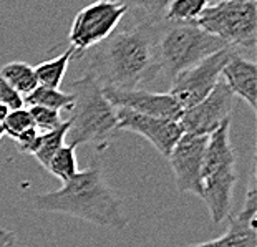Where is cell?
I'll use <instances>...</instances> for the list:
<instances>
[{
	"label": "cell",
	"mask_w": 257,
	"mask_h": 247,
	"mask_svg": "<svg viewBox=\"0 0 257 247\" xmlns=\"http://www.w3.org/2000/svg\"><path fill=\"white\" fill-rule=\"evenodd\" d=\"M202 30L231 48H254L257 42L255 0H217L196 20Z\"/></svg>",
	"instance_id": "cell-6"
},
{
	"label": "cell",
	"mask_w": 257,
	"mask_h": 247,
	"mask_svg": "<svg viewBox=\"0 0 257 247\" xmlns=\"http://www.w3.org/2000/svg\"><path fill=\"white\" fill-rule=\"evenodd\" d=\"M45 169L55 178H58L62 183H67L68 179H72L80 171L78 163H76V148L65 143L55 153V156L50 159Z\"/></svg>",
	"instance_id": "cell-19"
},
{
	"label": "cell",
	"mask_w": 257,
	"mask_h": 247,
	"mask_svg": "<svg viewBox=\"0 0 257 247\" xmlns=\"http://www.w3.org/2000/svg\"><path fill=\"white\" fill-rule=\"evenodd\" d=\"M236 103V96L222 80L217 81L209 95L198 105L183 109L179 125L186 135L209 136L224 121L231 119V113Z\"/></svg>",
	"instance_id": "cell-9"
},
{
	"label": "cell",
	"mask_w": 257,
	"mask_h": 247,
	"mask_svg": "<svg viewBox=\"0 0 257 247\" xmlns=\"http://www.w3.org/2000/svg\"><path fill=\"white\" fill-rule=\"evenodd\" d=\"M0 247H19L17 234L14 230L0 227Z\"/></svg>",
	"instance_id": "cell-26"
},
{
	"label": "cell",
	"mask_w": 257,
	"mask_h": 247,
	"mask_svg": "<svg viewBox=\"0 0 257 247\" xmlns=\"http://www.w3.org/2000/svg\"><path fill=\"white\" fill-rule=\"evenodd\" d=\"M73 103L72 93L63 91L60 88H48V86L38 85L34 91H30L29 95L24 96V105L29 106H45L52 109H70Z\"/></svg>",
	"instance_id": "cell-17"
},
{
	"label": "cell",
	"mask_w": 257,
	"mask_h": 247,
	"mask_svg": "<svg viewBox=\"0 0 257 247\" xmlns=\"http://www.w3.org/2000/svg\"><path fill=\"white\" fill-rule=\"evenodd\" d=\"M73 103L70 106L67 141L72 146L103 145L118 133L116 108L106 100L101 85L91 73L70 83Z\"/></svg>",
	"instance_id": "cell-3"
},
{
	"label": "cell",
	"mask_w": 257,
	"mask_h": 247,
	"mask_svg": "<svg viewBox=\"0 0 257 247\" xmlns=\"http://www.w3.org/2000/svg\"><path fill=\"white\" fill-rule=\"evenodd\" d=\"M0 76L22 96H27L38 86L34 67L25 62H10L4 65L0 68Z\"/></svg>",
	"instance_id": "cell-16"
},
{
	"label": "cell",
	"mask_w": 257,
	"mask_h": 247,
	"mask_svg": "<svg viewBox=\"0 0 257 247\" xmlns=\"http://www.w3.org/2000/svg\"><path fill=\"white\" fill-rule=\"evenodd\" d=\"M160 24L140 22L135 27L111 34L95 47L88 73L101 86L136 90L160 75L158 55Z\"/></svg>",
	"instance_id": "cell-1"
},
{
	"label": "cell",
	"mask_w": 257,
	"mask_h": 247,
	"mask_svg": "<svg viewBox=\"0 0 257 247\" xmlns=\"http://www.w3.org/2000/svg\"><path fill=\"white\" fill-rule=\"evenodd\" d=\"M34 207L42 212L67 214L114 230H123L128 226L123 202L106 184L98 163L62 183L60 189L38 194L34 199Z\"/></svg>",
	"instance_id": "cell-2"
},
{
	"label": "cell",
	"mask_w": 257,
	"mask_h": 247,
	"mask_svg": "<svg viewBox=\"0 0 257 247\" xmlns=\"http://www.w3.org/2000/svg\"><path fill=\"white\" fill-rule=\"evenodd\" d=\"M207 136L183 135L169 153L174 183L179 193H191L201 197V171Z\"/></svg>",
	"instance_id": "cell-10"
},
{
	"label": "cell",
	"mask_w": 257,
	"mask_h": 247,
	"mask_svg": "<svg viewBox=\"0 0 257 247\" xmlns=\"http://www.w3.org/2000/svg\"><path fill=\"white\" fill-rule=\"evenodd\" d=\"M38 143H40V131H38L35 126H30L29 130H25L24 133H20L17 138H15V146L20 153H27V155H32L37 151Z\"/></svg>",
	"instance_id": "cell-24"
},
{
	"label": "cell",
	"mask_w": 257,
	"mask_h": 247,
	"mask_svg": "<svg viewBox=\"0 0 257 247\" xmlns=\"http://www.w3.org/2000/svg\"><path fill=\"white\" fill-rule=\"evenodd\" d=\"M236 52L231 47L209 55L202 62L196 63L194 67L184 70L176 78H173L171 90L168 93L174 98L181 109H188L198 105L209 93L214 90L217 81L221 80V71L229 57Z\"/></svg>",
	"instance_id": "cell-8"
},
{
	"label": "cell",
	"mask_w": 257,
	"mask_h": 247,
	"mask_svg": "<svg viewBox=\"0 0 257 247\" xmlns=\"http://www.w3.org/2000/svg\"><path fill=\"white\" fill-rule=\"evenodd\" d=\"M186 247H257V234L255 227L240 222L239 219H229L227 230L221 237L207 240V242L189 244Z\"/></svg>",
	"instance_id": "cell-14"
},
{
	"label": "cell",
	"mask_w": 257,
	"mask_h": 247,
	"mask_svg": "<svg viewBox=\"0 0 257 247\" xmlns=\"http://www.w3.org/2000/svg\"><path fill=\"white\" fill-rule=\"evenodd\" d=\"M209 0H169L165 22H176V24H196Z\"/></svg>",
	"instance_id": "cell-20"
},
{
	"label": "cell",
	"mask_w": 257,
	"mask_h": 247,
	"mask_svg": "<svg viewBox=\"0 0 257 247\" xmlns=\"http://www.w3.org/2000/svg\"><path fill=\"white\" fill-rule=\"evenodd\" d=\"M221 80L229 86L234 96L247 103V106L255 111L257 108V65L252 60L242 58L234 52L224 65Z\"/></svg>",
	"instance_id": "cell-13"
},
{
	"label": "cell",
	"mask_w": 257,
	"mask_h": 247,
	"mask_svg": "<svg viewBox=\"0 0 257 247\" xmlns=\"http://www.w3.org/2000/svg\"><path fill=\"white\" fill-rule=\"evenodd\" d=\"M30 126H34V123H32V116L27 108L12 109V111L9 113V116L5 118L2 123L5 135L14 140L17 138L20 133H24L25 130H29Z\"/></svg>",
	"instance_id": "cell-23"
},
{
	"label": "cell",
	"mask_w": 257,
	"mask_h": 247,
	"mask_svg": "<svg viewBox=\"0 0 257 247\" xmlns=\"http://www.w3.org/2000/svg\"><path fill=\"white\" fill-rule=\"evenodd\" d=\"M27 109H29L32 116V123H34V126L40 133H47V131L55 130L65 121L57 109L45 108V106H29Z\"/></svg>",
	"instance_id": "cell-22"
},
{
	"label": "cell",
	"mask_w": 257,
	"mask_h": 247,
	"mask_svg": "<svg viewBox=\"0 0 257 247\" xmlns=\"http://www.w3.org/2000/svg\"><path fill=\"white\" fill-rule=\"evenodd\" d=\"M216 2H217V0H216Z\"/></svg>",
	"instance_id": "cell-29"
},
{
	"label": "cell",
	"mask_w": 257,
	"mask_h": 247,
	"mask_svg": "<svg viewBox=\"0 0 257 247\" xmlns=\"http://www.w3.org/2000/svg\"><path fill=\"white\" fill-rule=\"evenodd\" d=\"M0 103L7 105L10 109H19L25 108L24 105V96L20 95L17 90H14L2 76H0Z\"/></svg>",
	"instance_id": "cell-25"
},
{
	"label": "cell",
	"mask_w": 257,
	"mask_h": 247,
	"mask_svg": "<svg viewBox=\"0 0 257 247\" xmlns=\"http://www.w3.org/2000/svg\"><path fill=\"white\" fill-rule=\"evenodd\" d=\"M5 136V131H4V128H2V125H0V140H2Z\"/></svg>",
	"instance_id": "cell-28"
},
{
	"label": "cell",
	"mask_w": 257,
	"mask_h": 247,
	"mask_svg": "<svg viewBox=\"0 0 257 247\" xmlns=\"http://www.w3.org/2000/svg\"><path fill=\"white\" fill-rule=\"evenodd\" d=\"M12 111L7 105H4V103H0V125L4 123V119L9 116V113Z\"/></svg>",
	"instance_id": "cell-27"
},
{
	"label": "cell",
	"mask_w": 257,
	"mask_h": 247,
	"mask_svg": "<svg viewBox=\"0 0 257 247\" xmlns=\"http://www.w3.org/2000/svg\"><path fill=\"white\" fill-rule=\"evenodd\" d=\"M67 133H68V121H65L58 128L40 133V143H38L37 151L34 153V158L40 163L42 168H47L50 159L55 156V153L67 143Z\"/></svg>",
	"instance_id": "cell-18"
},
{
	"label": "cell",
	"mask_w": 257,
	"mask_h": 247,
	"mask_svg": "<svg viewBox=\"0 0 257 247\" xmlns=\"http://www.w3.org/2000/svg\"><path fill=\"white\" fill-rule=\"evenodd\" d=\"M128 10L113 0H93L75 15L68 40L75 53L88 52L114 34Z\"/></svg>",
	"instance_id": "cell-7"
},
{
	"label": "cell",
	"mask_w": 257,
	"mask_h": 247,
	"mask_svg": "<svg viewBox=\"0 0 257 247\" xmlns=\"http://www.w3.org/2000/svg\"><path fill=\"white\" fill-rule=\"evenodd\" d=\"M231 119L207 136L201 171V199L209 211L212 224H219L229 217L232 206V193L237 181L236 155L229 140Z\"/></svg>",
	"instance_id": "cell-4"
},
{
	"label": "cell",
	"mask_w": 257,
	"mask_h": 247,
	"mask_svg": "<svg viewBox=\"0 0 257 247\" xmlns=\"http://www.w3.org/2000/svg\"><path fill=\"white\" fill-rule=\"evenodd\" d=\"M73 55L75 50L72 47H68L62 55H58V57L52 60H47V62H42L37 67H34L37 83L40 86H48V88H60L65 75H67L68 65L72 62Z\"/></svg>",
	"instance_id": "cell-15"
},
{
	"label": "cell",
	"mask_w": 257,
	"mask_h": 247,
	"mask_svg": "<svg viewBox=\"0 0 257 247\" xmlns=\"http://www.w3.org/2000/svg\"><path fill=\"white\" fill-rule=\"evenodd\" d=\"M113 2L124 5L128 12H133L136 17L140 14V22L161 24V22H165V14L169 0H113Z\"/></svg>",
	"instance_id": "cell-21"
},
{
	"label": "cell",
	"mask_w": 257,
	"mask_h": 247,
	"mask_svg": "<svg viewBox=\"0 0 257 247\" xmlns=\"http://www.w3.org/2000/svg\"><path fill=\"white\" fill-rule=\"evenodd\" d=\"M101 88L106 100L114 108H124L140 114L178 119V121L183 113L181 106L174 101V98L169 93H155L141 88L119 90V88H110V86H101Z\"/></svg>",
	"instance_id": "cell-12"
},
{
	"label": "cell",
	"mask_w": 257,
	"mask_h": 247,
	"mask_svg": "<svg viewBox=\"0 0 257 247\" xmlns=\"http://www.w3.org/2000/svg\"><path fill=\"white\" fill-rule=\"evenodd\" d=\"M226 47L219 38L207 34L196 24H160L158 55L161 71H165L169 80Z\"/></svg>",
	"instance_id": "cell-5"
},
{
	"label": "cell",
	"mask_w": 257,
	"mask_h": 247,
	"mask_svg": "<svg viewBox=\"0 0 257 247\" xmlns=\"http://www.w3.org/2000/svg\"><path fill=\"white\" fill-rule=\"evenodd\" d=\"M116 126L118 131H131L143 136L165 158L169 156L174 145L184 135L178 119L148 116L124 108H116Z\"/></svg>",
	"instance_id": "cell-11"
}]
</instances>
